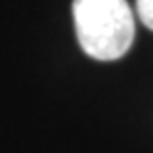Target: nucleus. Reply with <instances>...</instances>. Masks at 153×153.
I'll return each mask as SVG.
<instances>
[{"instance_id":"f257e3e1","label":"nucleus","mask_w":153,"mask_h":153,"mask_svg":"<svg viewBox=\"0 0 153 153\" xmlns=\"http://www.w3.org/2000/svg\"><path fill=\"white\" fill-rule=\"evenodd\" d=\"M74 26L82 50L109 62L131 48L135 24L127 0H74Z\"/></svg>"},{"instance_id":"f03ea898","label":"nucleus","mask_w":153,"mask_h":153,"mask_svg":"<svg viewBox=\"0 0 153 153\" xmlns=\"http://www.w3.org/2000/svg\"><path fill=\"white\" fill-rule=\"evenodd\" d=\"M137 14L149 30H153V0H135Z\"/></svg>"}]
</instances>
